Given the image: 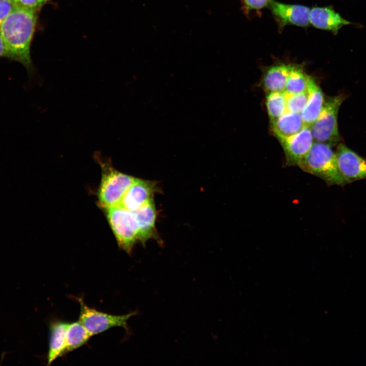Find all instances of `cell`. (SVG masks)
<instances>
[{
	"label": "cell",
	"instance_id": "3957f363",
	"mask_svg": "<svg viewBox=\"0 0 366 366\" xmlns=\"http://www.w3.org/2000/svg\"><path fill=\"white\" fill-rule=\"evenodd\" d=\"M94 158L102 169V178L97 196L98 204L102 208L118 205L126 191L137 178L115 169L109 159L96 152Z\"/></svg>",
	"mask_w": 366,
	"mask_h": 366
},
{
	"label": "cell",
	"instance_id": "cb8c5ba5",
	"mask_svg": "<svg viewBox=\"0 0 366 366\" xmlns=\"http://www.w3.org/2000/svg\"><path fill=\"white\" fill-rule=\"evenodd\" d=\"M6 57V52L4 44L0 36V57Z\"/></svg>",
	"mask_w": 366,
	"mask_h": 366
},
{
	"label": "cell",
	"instance_id": "7c38bea8",
	"mask_svg": "<svg viewBox=\"0 0 366 366\" xmlns=\"http://www.w3.org/2000/svg\"><path fill=\"white\" fill-rule=\"evenodd\" d=\"M310 23L316 28L330 31L334 35H337L344 26L353 24L330 7H314L310 10Z\"/></svg>",
	"mask_w": 366,
	"mask_h": 366
},
{
	"label": "cell",
	"instance_id": "9a60e30c",
	"mask_svg": "<svg viewBox=\"0 0 366 366\" xmlns=\"http://www.w3.org/2000/svg\"><path fill=\"white\" fill-rule=\"evenodd\" d=\"M271 124L278 139L290 137L300 132L305 126L300 113L287 111Z\"/></svg>",
	"mask_w": 366,
	"mask_h": 366
},
{
	"label": "cell",
	"instance_id": "2e32d148",
	"mask_svg": "<svg viewBox=\"0 0 366 366\" xmlns=\"http://www.w3.org/2000/svg\"><path fill=\"white\" fill-rule=\"evenodd\" d=\"M293 65L280 64L269 68L262 78V85L267 93L284 92L287 79Z\"/></svg>",
	"mask_w": 366,
	"mask_h": 366
},
{
	"label": "cell",
	"instance_id": "8fae6325",
	"mask_svg": "<svg viewBox=\"0 0 366 366\" xmlns=\"http://www.w3.org/2000/svg\"><path fill=\"white\" fill-rule=\"evenodd\" d=\"M132 211L138 226L139 242L144 246L148 240L153 239L162 243L156 228L157 210L154 200Z\"/></svg>",
	"mask_w": 366,
	"mask_h": 366
},
{
	"label": "cell",
	"instance_id": "d4e9b609",
	"mask_svg": "<svg viewBox=\"0 0 366 366\" xmlns=\"http://www.w3.org/2000/svg\"><path fill=\"white\" fill-rule=\"evenodd\" d=\"M48 1H49V0H42V1H43V2L44 3V4L46 3L47 2H48Z\"/></svg>",
	"mask_w": 366,
	"mask_h": 366
},
{
	"label": "cell",
	"instance_id": "7a4b0ae2",
	"mask_svg": "<svg viewBox=\"0 0 366 366\" xmlns=\"http://www.w3.org/2000/svg\"><path fill=\"white\" fill-rule=\"evenodd\" d=\"M331 146L326 143L314 141L297 166L304 172L321 178L328 186H344L350 182L341 173Z\"/></svg>",
	"mask_w": 366,
	"mask_h": 366
},
{
	"label": "cell",
	"instance_id": "ba28073f",
	"mask_svg": "<svg viewBox=\"0 0 366 366\" xmlns=\"http://www.w3.org/2000/svg\"><path fill=\"white\" fill-rule=\"evenodd\" d=\"M278 140L285 154L286 165L288 166L298 165L314 142L311 127L307 126L290 137Z\"/></svg>",
	"mask_w": 366,
	"mask_h": 366
},
{
	"label": "cell",
	"instance_id": "9c48e42d",
	"mask_svg": "<svg viewBox=\"0 0 366 366\" xmlns=\"http://www.w3.org/2000/svg\"><path fill=\"white\" fill-rule=\"evenodd\" d=\"M339 168L350 182L366 179V160L343 143L335 152Z\"/></svg>",
	"mask_w": 366,
	"mask_h": 366
},
{
	"label": "cell",
	"instance_id": "44dd1931",
	"mask_svg": "<svg viewBox=\"0 0 366 366\" xmlns=\"http://www.w3.org/2000/svg\"><path fill=\"white\" fill-rule=\"evenodd\" d=\"M15 7L28 9H39L44 4L42 0H11Z\"/></svg>",
	"mask_w": 366,
	"mask_h": 366
},
{
	"label": "cell",
	"instance_id": "4fadbf2b",
	"mask_svg": "<svg viewBox=\"0 0 366 366\" xmlns=\"http://www.w3.org/2000/svg\"><path fill=\"white\" fill-rule=\"evenodd\" d=\"M309 97L306 105L300 112L305 126L310 127L319 117L323 108L324 100L319 86L311 77L309 76Z\"/></svg>",
	"mask_w": 366,
	"mask_h": 366
},
{
	"label": "cell",
	"instance_id": "ac0fdd59",
	"mask_svg": "<svg viewBox=\"0 0 366 366\" xmlns=\"http://www.w3.org/2000/svg\"><path fill=\"white\" fill-rule=\"evenodd\" d=\"M309 76L300 67L293 65L287 79L284 93L295 94L306 90L308 87Z\"/></svg>",
	"mask_w": 366,
	"mask_h": 366
},
{
	"label": "cell",
	"instance_id": "7402d4cb",
	"mask_svg": "<svg viewBox=\"0 0 366 366\" xmlns=\"http://www.w3.org/2000/svg\"><path fill=\"white\" fill-rule=\"evenodd\" d=\"M15 7L11 0H0V26Z\"/></svg>",
	"mask_w": 366,
	"mask_h": 366
},
{
	"label": "cell",
	"instance_id": "ffe728a7",
	"mask_svg": "<svg viewBox=\"0 0 366 366\" xmlns=\"http://www.w3.org/2000/svg\"><path fill=\"white\" fill-rule=\"evenodd\" d=\"M286 94L287 111L300 113L306 105L309 97L308 88L301 93Z\"/></svg>",
	"mask_w": 366,
	"mask_h": 366
},
{
	"label": "cell",
	"instance_id": "e0dca14e",
	"mask_svg": "<svg viewBox=\"0 0 366 366\" xmlns=\"http://www.w3.org/2000/svg\"><path fill=\"white\" fill-rule=\"evenodd\" d=\"M92 336L78 321L68 323L66 334V353L84 345Z\"/></svg>",
	"mask_w": 366,
	"mask_h": 366
},
{
	"label": "cell",
	"instance_id": "30bf717a",
	"mask_svg": "<svg viewBox=\"0 0 366 366\" xmlns=\"http://www.w3.org/2000/svg\"><path fill=\"white\" fill-rule=\"evenodd\" d=\"M269 5L281 25L289 24L304 27L310 23V9L307 7L287 5L272 0Z\"/></svg>",
	"mask_w": 366,
	"mask_h": 366
},
{
	"label": "cell",
	"instance_id": "52a82bcc",
	"mask_svg": "<svg viewBox=\"0 0 366 366\" xmlns=\"http://www.w3.org/2000/svg\"><path fill=\"white\" fill-rule=\"evenodd\" d=\"M160 191L157 181L137 178L116 206L129 210H137L154 201L155 194Z\"/></svg>",
	"mask_w": 366,
	"mask_h": 366
},
{
	"label": "cell",
	"instance_id": "6da1fadb",
	"mask_svg": "<svg viewBox=\"0 0 366 366\" xmlns=\"http://www.w3.org/2000/svg\"><path fill=\"white\" fill-rule=\"evenodd\" d=\"M37 12L38 10L15 7L0 26L6 57L22 64L29 75L34 71L30 49Z\"/></svg>",
	"mask_w": 366,
	"mask_h": 366
},
{
	"label": "cell",
	"instance_id": "277c9868",
	"mask_svg": "<svg viewBox=\"0 0 366 366\" xmlns=\"http://www.w3.org/2000/svg\"><path fill=\"white\" fill-rule=\"evenodd\" d=\"M119 247L130 253L139 241V229L134 212L118 206L104 208Z\"/></svg>",
	"mask_w": 366,
	"mask_h": 366
},
{
	"label": "cell",
	"instance_id": "5b68a950",
	"mask_svg": "<svg viewBox=\"0 0 366 366\" xmlns=\"http://www.w3.org/2000/svg\"><path fill=\"white\" fill-rule=\"evenodd\" d=\"M345 97L340 95L328 98L322 110L311 126L314 141L324 142L332 146L340 140L338 127V113Z\"/></svg>",
	"mask_w": 366,
	"mask_h": 366
},
{
	"label": "cell",
	"instance_id": "5bb4252c",
	"mask_svg": "<svg viewBox=\"0 0 366 366\" xmlns=\"http://www.w3.org/2000/svg\"><path fill=\"white\" fill-rule=\"evenodd\" d=\"M68 323L57 321L50 325L47 364L50 365L58 357L66 354V334Z\"/></svg>",
	"mask_w": 366,
	"mask_h": 366
},
{
	"label": "cell",
	"instance_id": "8992f818",
	"mask_svg": "<svg viewBox=\"0 0 366 366\" xmlns=\"http://www.w3.org/2000/svg\"><path fill=\"white\" fill-rule=\"evenodd\" d=\"M78 301L80 306L79 321L92 336L113 327H122L128 330V319L136 314L133 312L123 315H110L87 307L81 298Z\"/></svg>",
	"mask_w": 366,
	"mask_h": 366
},
{
	"label": "cell",
	"instance_id": "603a6c76",
	"mask_svg": "<svg viewBox=\"0 0 366 366\" xmlns=\"http://www.w3.org/2000/svg\"><path fill=\"white\" fill-rule=\"evenodd\" d=\"M271 0H244L248 7L253 9H260L269 5Z\"/></svg>",
	"mask_w": 366,
	"mask_h": 366
},
{
	"label": "cell",
	"instance_id": "d6986e66",
	"mask_svg": "<svg viewBox=\"0 0 366 366\" xmlns=\"http://www.w3.org/2000/svg\"><path fill=\"white\" fill-rule=\"evenodd\" d=\"M266 105L270 121H272L287 111L286 98L284 92L268 93Z\"/></svg>",
	"mask_w": 366,
	"mask_h": 366
}]
</instances>
